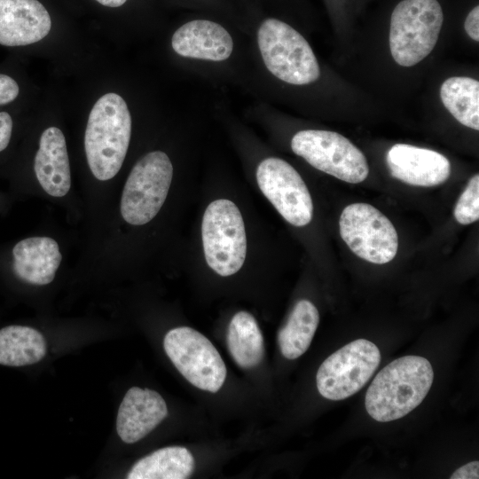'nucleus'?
Instances as JSON below:
<instances>
[{"mask_svg":"<svg viewBox=\"0 0 479 479\" xmlns=\"http://www.w3.org/2000/svg\"><path fill=\"white\" fill-rule=\"evenodd\" d=\"M166 354L179 373L196 388L217 392L226 378L220 354L202 334L180 326L169 330L163 341Z\"/></svg>","mask_w":479,"mask_h":479,"instance_id":"9","label":"nucleus"},{"mask_svg":"<svg viewBox=\"0 0 479 479\" xmlns=\"http://www.w3.org/2000/svg\"><path fill=\"white\" fill-rule=\"evenodd\" d=\"M460 224H469L479 219V176L474 175L458 200L453 212Z\"/></svg>","mask_w":479,"mask_h":479,"instance_id":"23","label":"nucleus"},{"mask_svg":"<svg viewBox=\"0 0 479 479\" xmlns=\"http://www.w3.org/2000/svg\"><path fill=\"white\" fill-rule=\"evenodd\" d=\"M256 181L264 196L289 224H308L313 216L310 193L300 174L286 161L269 157L256 169Z\"/></svg>","mask_w":479,"mask_h":479,"instance_id":"11","label":"nucleus"},{"mask_svg":"<svg viewBox=\"0 0 479 479\" xmlns=\"http://www.w3.org/2000/svg\"><path fill=\"white\" fill-rule=\"evenodd\" d=\"M13 271L21 280L32 285L51 283L61 262L56 240L32 237L19 241L12 248Z\"/></svg>","mask_w":479,"mask_h":479,"instance_id":"17","label":"nucleus"},{"mask_svg":"<svg viewBox=\"0 0 479 479\" xmlns=\"http://www.w3.org/2000/svg\"><path fill=\"white\" fill-rule=\"evenodd\" d=\"M173 177V166L161 151L144 155L131 169L124 185L121 214L133 225L150 222L162 207Z\"/></svg>","mask_w":479,"mask_h":479,"instance_id":"6","label":"nucleus"},{"mask_svg":"<svg viewBox=\"0 0 479 479\" xmlns=\"http://www.w3.org/2000/svg\"><path fill=\"white\" fill-rule=\"evenodd\" d=\"M167 415V404L159 393L133 387L120 404L116 430L123 442L133 444L154 429Z\"/></svg>","mask_w":479,"mask_h":479,"instance_id":"14","label":"nucleus"},{"mask_svg":"<svg viewBox=\"0 0 479 479\" xmlns=\"http://www.w3.org/2000/svg\"><path fill=\"white\" fill-rule=\"evenodd\" d=\"M433 380V367L425 357L410 355L395 359L370 384L365 398L366 412L380 422L401 419L422 403Z\"/></svg>","mask_w":479,"mask_h":479,"instance_id":"1","label":"nucleus"},{"mask_svg":"<svg viewBox=\"0 0 479 479\" xmlns=\"http://www.w3.org/2000/svg\"><path fill=\"white\" fill-rule=\"evenodd\" d=\"M226 340L230 354L239 366L252 368L263 359V338L256 320L250 313L239 311L232 317Z\"/></svg>","mask_w":479,"mask_h":479,"instance_id":"20","label":"nucleus"},{"mask_svg":"<svg viewBox=\"0 0 479 479\" xmlns=\"http://www.w3.org/2000/svg\"><path fill=\"white\" fill-rule=\"evenodd\" d=\"M171 45L182 57L223 61L233 50L229 32L220 24L207 20H194L182 25L172 35Z\"/></svg>","mask_w":479,"mask_h":479,"instance_id":"15","label":"nucleus"},{"mask_svg":"<svg viewBox=\"0 0 479 479\" xmlns=\"http://www.w3.org/2000/svg\"><path fill=\"white\" fill-rule=\"evenodd\" d=\"M464 27L467 34L475 41H479V6L476 5L466 18Z\"/></svg>","mask_w":479,"mask_h":479,"instance_id":"26","label":"nucleus"},{"mask_svg":"<svg viewBox=\"0 0 479 479\" xmlns=\"http://www.w3.org/2000/svg\"><path fill=\"white\" fill-rule=\"evenodd\" d=\"M201 236L206 261L215 272L226 277L242 267L247 252L245 224L232 201L219 199L208 204Z\"/></svg>","mask_w":479,"mask_h":479,"instance_id":"5","label":"nucleus"},{"mask_svg":"<svg viewBox=\"0 0 479 479\" xmlns=\"http://www.w3.org/2000/svg\"><path fill=\"white\" fill-rule=\"evenodd\" d=\"M34 170L42 188L51 196L63 197L71 186L66 139L57 127L46 129L40 137Z\"/></svg>","mask_w":479,"mask_h":479,"instance_id":"16","label":"nucleus"},{"mask_svg":"<svg viewBox=\"0 0 479 479\" xmlns=\"http://www.w3.org/2000/svg\"><path fill=\"white\" fill-rule=\"evenodd\" d=\"M479 462L471 461L459 467L450 476L451 479H478L479 478Z\"/></svg>","mask_w":479,"mask_h":479,"instance_id":"27","label":"nucleus"},{"mask_svg":"<svg viewBox=\"0 0 479 479\" xmlns=\"http://www.w3.org/2000/svg\"><path fill=\"white\" fill-rule=\"evenodd\" d=\"M387 164L393 177L411 185L432 187L450 176L449 160L440 153L407 144H396L388 152Z\"/></svg>","mask_w":479,"mask_h":479,"instance_id":"12","label":"nucleus"},{"mask_svg":"<svg viewBox=\"0 0 479 479\" xmlns=\"http://www.w3.org/2000/svg\"><path fill=\"white\" fill-rule=\"evenodd\" d=\"M291 148L312 167L347 183H361L368 176L364 153L337 132L301 130L293 137Z\"/></svg>","mask_w":479,"mask_h":479,"instance_id":"7","label":"nucleus"},{"mask_svg":"<svg viewBox=\"0 0 479 479\" xmlns=\"http://www.w3.org/2000/svg\"><path fill=\"white\" fill-rule=\"evenodd\" d=\"M339 227L349 249L367 262L383 264L397 255L398 236L394 225L370 204L347 206L341 214Z\"/></svg>","mask_w":479,"mask_h":479,"instance_id":"10","label":"nucleus"},{"mask_svg":"<svg viewBox=\"0 0 479 479\" xmlns=\"http://www.w3.org/2000/svg\"><path fill=\"white\" fill-rule=\"evenodd\" d=\"M99 4L107 7H119L126 3L127 0H96Z\"/></svg>","mask_w":479,"mask_h":479,"instance_id":"28","label":"nucleus"},{"mask_svg":"<svg viewBox=\"0 0 479 479\" xmlns=\"http://www.w3.org/2000/svg\"><path fill=\"white\" fill-rule=\"evenodd\" d=\"M51 16L37 0H0V44L24 46L44 38Z\"/></svg>","mask_w":479,"mask_h":479,"instance_id":"13","label":"nucleus"},{"mask_svg":"<svg viewBox=\"0 0 479 479\" xmlns=\"http://www.w3.org/2000/svg\"><path fill=\"white\" fill-rule=\"evenodd\" d=\"M19 85L11 76L0 74V106L12 102L19 95Z\"/></svg>","mask_w":479,"mask_h":479,"instance_id":"24","label":"nucleus"},{"mask_svg":"<svg viewBox=\"0 0 479 479\" xmlns=\"http://www.w3.org/2000/svg\"><path fill=\"white\" fill-rule=\"evenodd\" d=\"M443 104L461 124L479 130V82L467 76L445 80L440 89Z\"/></svg>","mask_w":479,"mask_h":479,"instance_id":"22","label":"nucleus"},{"mask_svg":"<svg viewBox=\"0 0 479 479\" xmlns=\"http://www.w3.org/2000/svg\"><path fill=\"white\" fill-rule=\"evenodd\" d=\"M194 469V459L188 449L169 446L159 449L137 460L128 479H185Z\"/></svg>","mask_w":479,"mask_h":479,"instance_id":"18","label":"nucleus"},{"mask_svg":"<svg viewBox=\"0 0 479 479\" xmlns=\"http://www.w3.org/2000/svg\"><path fill=\"white\" fill-rule=\"evenodd\" d=\"M319 323L315 305L308 300H300L294 306L285 326L278 334L281 354L293 360L309 349Z\"/></svg>","mask_w":479,"mask_h":479,"instance_id":"19","label":"nucleus"},{"mask_svg":"<svg viewBox=\"0 0 479 479\" xmlns=\"http://www.w3.org/2000/svg\"><path fill=\"white\" fill-rule=\"evenodd\" d=\"M444 14L437 0H403L390 20L389 48L394 60L412 67L434 49L443 25Z\"/></svg>","mask_w":479,"mask_h":479,"instance_id":"3","label":"nucleus"},{"mask_svg":"<svg viewBox=\"0 0 479 479\" xmlns=\"http://www.w3.org/2000/svg\"><path fill=\"white\" fill-rule=\"evenodd\" d=\"M380 362L381 352L373 342L365 339L352 341L321 364L316 376L318 390L329 400L346 399L367 383Z\"/></svg>","mask_w":479,"mask_h":479,"instance_id":"8","label":"nucleus"},{"mask_svg":"<svg viewBox=\"0 0 479 479\" xmlns=\"http://www.w3.org/2000/svg\"><path fill=\"white\" fill-rule=\"evenodd\" d=\"M131 136V116L125 100L106 93L94 104L84 135L87 162L101 181L113 178L122 168Z\"/></svg>","mask_w":479,"mask_h":479,"instance_id":"2","label":"nucleus"},{"mask_svg":"<svg viewBox=\"0 0 479 479\" xmlns=\"http://www.w3.org/2000/svg\"><path fill=\"white\" fill-rule=\"evenodd\" d=\"M46 354V342L40 332L25 326L0 329V365L24 366L39 362Z\"/></svg>","mask_w":479,"mask_h":479,"instance_id":"21","label":"nucleus"},{"mask_svg":"<svg viewBox=\"0 0 479 479\" xmlns=\"http://www.w3.org/2000/svg\"><path fill=\"white\" fill-rule=\"evenodd\" d=\"M12 131V120L6 112H0V152L9 145Z\"/></svg>","mask_w":479,"mask_h":479,"instance_id":"25","label":"nucleus"},{"mask_svg":"<svg viewBox=\"0 0 479 479\" xmlns=\"http://www.w3.org/2000/svg\"><path fill=\"white\" fill-rule=\"evenodd\" d=\"M257 42L267 69L279 80L304 85L318 79L319 66L310 45L288 24L272 18L263 20Z\"/></svg>","mask_w":479,"mask_h":479,"instance_id":"4","label":"nucleus"}]
</instances>
